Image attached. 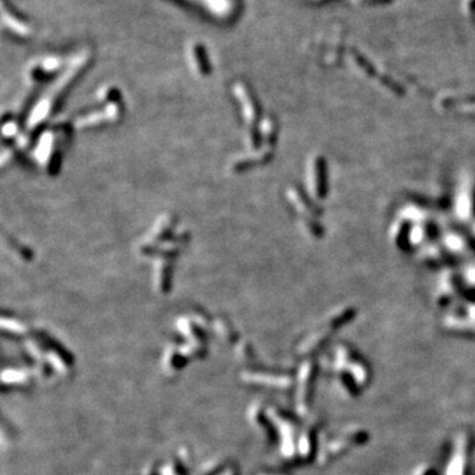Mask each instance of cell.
I'll return each mask as SVG.
<instances>
[{
  "mask_svg": "<svg viewBox=\"0 0 475 475\" xmlns=\"http://www.w3.org/2000/svg\"><path fill=\"white\" fill-rule=\"evenodd\" d=\"M235 93H236L238 99L241 102L242 112H243L246 123H255L259 116V107L258 104H256V102H255V99H252L251 94L248 93L247 89L242 84H238V86L235 87Z\"/></svg>",
  "mask_w": 475,
  "mask_h": 475,
  "instance_id": "6da1fadb",
  "label": "cell"
},
{
  "mask_svg": "<svg viewBox=\"0 0 475 475\" xmlns=\"http://www.w3.org/2000/svg\"><path fill=\"white\" fill-rule=\"evenodd\" d=\"M172 274V264L171 261L165 260H160L156 265V276L159 279V284L161 287H167V284L169 283V279H171Z\"/></svg>",
  "mask_w": 475,
  "mask_h": 475,
  "instance_id": "7a4b0ae2",
  "label": "cell"
}]
</instances>
